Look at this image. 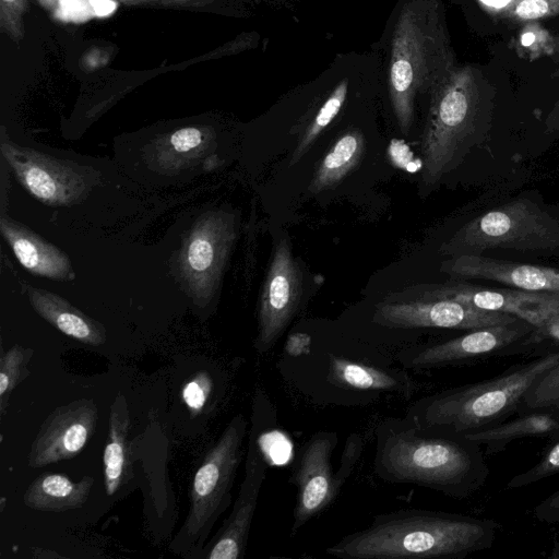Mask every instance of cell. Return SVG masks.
I'll list each match as a JSON object with an SVG mask.
<instances>
[{
  "label": "cell",
  "instance_id": "6da1fadb",
  "mask_svg": "<svg viewBox=\"0 0 559 559\" xmlns=\"http://www.w3.org/2000/svg\"><path fill=\"white\" fill-rule=\"evenodd\" d=\"M282 378L319 405L366 406L382 399L409 401L418 384L394 353L356 336L322 340L294 332L276 362Z\"/></svg>",
  "mask_w": 559,
  "mask_h": 559
},
{
  "label": "cell",
  "instance_id": "7a4b0ae2",
  "mask_svg": "<svg viewBox=\"0 0 559 559\" xmlns=\"http://www.w3.org/2000/svg\"><path fill=\"white\" fill-rule=\"evenodd\" d=\"M374 437L373 471L383 481L465 499L489 476L481 445L463 435L424 428L404 416L384 418Z\"/></svg>",
  "mask_w": 559,
  "mask_h": 559
},
{
  "label": "cell",
  "instance_id": "3957f363",
  "mask_svg": "<svg viewBox=\"0 0 559 559\" xmlns=\"http://www.w3.org/2000/svg\"><path fill=\"white\" fill-rule=\"evenodd\" d=\"M491 519L423 509L380 513L325 549L340 559H462L490 548Z\"/></svg>",
  "mask_w": 559,
  "mask_h": 559
},
{
  "label": "cell",
  "instance_id": "277c9868",
  "mask_svg": "<svg viewBox=\"0 0 559 559\" xmlns=\"http://www.w3.org/2000/svg\"><path fill=\"white\" fill-rule=\"evenodd\" d=\"M392 44L390 96L400 130L407 135L418 93H431L456 69L440 0L405 3Z\"/></svg>",
  "mask_w": 559,
  "mask_h": 559
},
{
  "label": "cell",
  "instance_id": "5b68a950",
  "mask_svg": "<svg viewBox=\"0 0 559 559\" xmlns=\"http://www.w3.org/2000/svg\"><path fill=\"white\" fill-rule=\"evenodd\" d=\"M559 362V349L477 383L442 390L414 401L405 417L431 430L466 435L508 419L533 382Z\"/></svg>",
  "mask_w": 559,
  "mask_h": 559
},
{
  "label": "cell",
  "instance_id": "8992f818",
  "mask_svg": "<svg viewBox=\"0 0 559 559\" xmlns=\"http://www.w3.org/2000/svg\"><path fill=\"white\" fill-rule=\"evenodd\" d=\"M489 87L479 69L465 66L430 93L420 145L423 190L435 187L455 166L489 103Z\"/></svg>",
  "mask_w": 559,
  "mask_h": 559
},
{
  "label": "cell",
  "instance_id": "52a82bcc",
  "mask_svg": "<svg viewBox=\"0 0 559 559\" xmlns=\"http://www.w3.org/2000/svg\"><path fill=\"white\" fill-rule=\"evenodd\" d=\"M504 312L480 310L449 298L408 293L373 305L366 324L355 336L395 352L417 344L420 334L433 330H474L518 321Z\"/></svg>",
  "mask_w": 559,
  "mask_h": 559
},
{
  "label": "cell",
  "instance_id": "ba28073f",
  "mask_svg": "<svg viewBox=\"0 0 559 559\" xmlns=\"http://www.w3.org/2000/svg\"><path fill=\"white\" fill-rule=\"evenodd\" d=\"M247 427L245 416L235 415L206 452L192 479L186 521L169 545L173 552L186 557L201 552L216 521L229 507Z\"/></svg>",
  "mask_w": 559,
  "mask_h": 559
},
{
  "label": "cell",
  "instance_id": "9c48e42d",
  "mask_svg": "<svg viewBox=\"0 0 559 559\" xmlns=\"http://www.w3.org/2000/svg\"><path fill=\"white\" fill-rule=\"evenodd\" d=\"M489 249L559 250V221L531 200L520 198L465 224L441 251L456 257Z\"/></svg>",
  "mask_w": 559,
  "mask_h": 559
},
{
  "label": "cell",
  "instance_id": "30bf717a",
  "mask_svg": "<svg viewBox=\"0 0 559 559\" xmlns=\"http://www.w3.org/2000/svg\"><path fill=\"white\" fill-rule=\"evenodd\" d=\"M337 441L335 431L321 430L314 432L304 444L289 478L297 489L289 530L292 537L335 501L361 456L362 438L359 433H350L334 472L332 455Z\"/></svg>",
  "mask_w": 559,
  "mask_h": 559
},
{
  "label": "cell",
  "instance_id": "8fae6325",
  "mask_svg": "<svg viewBox=\"0 0 559 559\" xmlns=\"http://www.w3.org/2000/svg\"><path fill=\"white\" fill-rule=\"evenodd\" d=\"M270 411L266 395L261 389H257L252 403L243 479L231 512L213 538L205 544L199 557L240 559L245 556L260 491L269 468L264 437L271 419Z\"/></svg>",
  "mask_w": 559,
  "mask_h": 559
},
{
  "label": "cell",
  "instance_id": "7c38bea8",
  "mask_svg": "<svg viewBox=\"0 0 559 559\" xmlns=\"http://www.w3.org/2000/svg\"><path fill=\"white\" fill-rule=\"evenodd\" d=\"M234 239L233 216L221 211L205 213L186 237L178 267L198 304L205 305L213 297Z\"/></svg>",
  "mask_w": 559,
  "mask_h": 559
},
{
  "label": "cell",
  "instance_id": "4fadbf2b",
  "mask_svg": "<svg viewBox=\"0 0 559 559\" xmlns=\"http://www.w3.org/2000/svg\"><path fill=\"white\" fill-rule=\"evenodd\" d=\"M534 325L519 319L512 323L469 330L460 336L417 343L394 352L396 362L407 370L423 371L485 358L522 343Z\"/></svg>",
  "mask_w": 559,
  "mask_h": 559
},
{
  "label": "cell",
  "instance_id": "5bb4252c",
  "mask_svg": "<svg viewBox=\"0 0 559 559\" xmlns=\"http://www.w3.org/2000/svg\"><path fill=\"white\" fill-rule=\"evenodd\" d=\"M302 273L283 237L274 248L258 307V330L253 347L269 353L284 335L302 301Z\"/></svg>",
  "mask_w": 559,
  "mask_h": 559
},
{
  "label": "cell",
  "instance_id": "9a60e30c",
  "mask_svg": "<svg viewBox=\"0 0 559 559\" xmlns=\"http://www.w3.org/2000/svg\"><path fill=\"white\" fill-rule=\"evenodd\" d=\"M1 152L21 183L50 205H70L84 199L97 182V173L74 163L2 141Z\"/></svg>",
  "mask_w": 559,
  "mask_h": 559
},
{
  "label": "cell",
  "instance_id": "2e32d148",
  "mask_svg": "<svg viewBox=\"0 0 559 559\" xmlns=\"http://www.w3.org/2000/svg\"><path fill=\"white\" fill-rule=\"evenodd\" d=\"M98 409L91 399H81L55 408L32 442L27 457L38 468L74 457L95 431Z\"/></svg>",
  "mask_w": 559,
  "mask_h": 559
},
{
  "label": "cell",
  "instance_id": "e0dca14e",
  "mask_svg": "<svg viewBox=\"0 0 559 559\" xmlns=\"http://www.w3.org/2000/svg\"><path fill=\"white\" fill-rule=\"evenodd\" d=\"M419 294L449 298L467 306L513 314L535 328L559 307V294L510 288H488L463 282H447Z\"/></svg>",
  "mask_w": 559,
  "mask_h": 559
},
{
  "label": "cell",
  "instance_id": "ac0fdd59",
  "mask_svg": "<svg viewBox=\"0 0 559 559\" xmlns=\"http://www.w3.org/2000/svg\"><path fill=\"white\" fill-rule=\"evenodd\" d=\"M441 270L455 278L487 280L522 290L559 294V270L552 267L462 254L444 261Z\"/></svg>",
  "mask_w": 559,
  "mask_h": 559
},
{
  "label": "cell",
  "instance_id": "d6986e66",
  "mask_svg": "<svg viewBox=\"0 0 559 559\" xmlns=\"http://www.w3.org/2000/svg\"><path fill=\"white\" fill-rule=\"evenodd\" d=\"M0 228L16 259L25 269L36 275L53 280L74 278L70 259L57 247L10 218L2 217Z\"/></svg>",
  "mask_w": 559,
  "mask_h": 559
},
{
  "label": "cell",
  "instance_id": "ffe728a7",
  "mask_svg": "<svg viewBox=\"0 0 559 559\" xmlns=\"http://www.w3.org/2000/svg\"><path fill=\"white\" fill-rule=\"evenodd\" d=\"M559 435V413L536 409L519 414L511 420L469 432L465 436L484 447L486 455L502 452L510 442L527 437H557Z\"/></svg>",
  "mask_w": 559,
  "mask_h": 559
},
{
  "label": "cell",
  "instance_id": "44dd1931",
  "mask_svg": "<svg viewBox=\"0 0 559 559\" xmlns=\"http://www.w3.org/2000/svg\"><path fill=\"white\" fill-rule=\"evenodd\" d=\"M34 310L61 333L81 343L99 346L106 342V330L67 300L47 290L27 287Z\"/></svg>",
  "mask_w": 559,
  "mask_h": 559
},
{
  "label": "cell",
  "instance_id": "7402d4cb",
  "mask_svg": "<svg viewBox=\"0 0 559 559\" xmlns=\"http://www.w3.org/2000/svg\"><path fill=\"white\" fill-rule=\"evenodd\" d=\"M129 428L128 404L126 397L118 394L110 406L108 438L103 453L104 484L108 496L115 495L132 477Z\"/></svg>",
  "mask_w": 559,
  "mask_h": 559
},
{
  "label": "cell",
  "instance_id": "603a6c76",
  "mask_svg": "<svg viewBox=\"0 0 559 559\" xmlns=\"http://www.w3.org/2000/svg\"><path fill=\"white\" fill-rule=\"evenodd\" d=\"M93 484L92 476L73 481L63 474H45L27 487L23 501L26 507L38 511L63 512L78 509L86 502Z\"/></svg>",
  "mask_w": 559,
  "mask_h": 559
},
{
  "label": "cell",
  "instance_id": "cb8c5ba5",
  "mask_svg": "<svg viewBox=\"0 0 559 559\" xmlns=\"http://www.w3.org/2000/svg\"><path fill=\"white\" fill-rule=\"evenodd\" d=\"M365 146L364 135L358 130L342 134L320 162L309 191L319 193L340 183L360 162Z\"/></svg>",
  "mask_w": 559,
  "mask_h": 559
},
{
  "label": "cell",
  "instance_id": "d4e9b609",
  "mask_svg": "<svg viewBox=\"0 0 559 559\" xmlns=\"http://www.w3.org/2000/svg\"><path fill=\"white\" fill-rule=\"evenodd\" d=\"M347 94V81H342L336 88L331 93L329 98L321 106L312 121L304 131L300 140L298 141L289 165L293 166L298 163L304 155L308 152L310 146L321 134V132L331 123L342 108Z\"/></svg>",
  "mask_w": 559,
  "mask_h": 559
},
{
  "label": "cell",
  "instance_id": "484cf974",
  "mask_svg": "<svg viewBox=\"0 0 559 559\" xmlns=\"http://www.w3.org/2000/svg\"><path fill=\"white\" fill-rule=\"evenodd\" d=\"M536 409L559 413V362L536 378L523 396L516 413Z\"/></svg>",
  "mask_w": 559,
  "mask_h": 559
},
{
  "label": "cell",
  "instance_id": "4316f807",
  "mask_svg": "<svg viewBox=\"0 0 559 559\" xmlns=\"http://www.w3.org/2000/svg\"><path fill=\"white\" fill-rule=\"evenodd\" d=\"M510 24H527L559 15V0H510L496 12Z\"/></svg>",
  "mask_w": 559,
  "mask_h": 559
},
{
  "label": "cell",
  "instance_id": "83f0119b",
  "mask_svg": "<svg viewBox=\"0 0 559 559\" xmlns=\"http://www.w3.org/2000/svg\"><path fill=\"white\" fill-rule=\"evenodd\" d=\"M32 350L14 345L0 358V411L4 414L13 389L26 377V365Z\"/></svg>",
  "mask_w": 559,
  "mask_h": 559
},
{
  "label": "cell",
  "instance_id": "f1b7e54d",
  "mask_svg": "<svg viewBox=\"0 0 559 559\" xmlns=\"http://www.w3.org/2000/svg\"><path fill=\"white\" fill-rule=\"evenodd\" d=\"M559 473V435L545 450L540 459L531 468L513 476L507 484L508 489H519L540 481Z\"/></svg>",
  "mask_w": 559,
  "mask_h": 559
},
{
  "label": "cell",
  "instance_id": "f546056e",
  "mask_svg": "<svg viewBox=\"0 0 559 559\" xmlns=\"http://www.w3.org/2000/svg\"><path fill=\"white\" fill-rule=\"evenodd\" d=\"M554 35L548 34L537 22L524 24L520 35V50L531 59L552 53Z\"/></svg>",
  "mask_w": 559,
  "mask_h": 559
},
{
  "label": "cell",
  "instance_id": "4dcf8cb0",
  "mask_svg": "<svg viewBox=\"0 0 559 559\" xmlns=\"http://www.w3.org/2000/svg\"><path fill=\"white\" fill-rule=\"evenodd\" d=\"M213 390V380L207 372H199L182 389V399L190 411L200 412L207 403Z\"/></svg>",
  "mask_w": 559,
  "mask_h": 559
},
{
  "label": "cell",
  "instance_id": "1f68e13d",
  "mask_svg": "<svg viewBox=\"0 0 559 559\" xmlns=\"http://www.w3.org/2000/svg\"><path fill=\"white\" fill-rule=\"evenodd\" d=\"M207 141V135H205L203 130L187 127L173 132L168 139V145L171 152L186 155L198 151Z\"/></svg>",
  "mask_w": 559,
  "mask_h": 559
},
{
  "label": "cell",
  "instance_id": "d6a6232c",
  "mask_svg": "<svg viewBox=\"0 0 559 559\" xmlns=\"http://www.w3.org/2000/svg\"><path fill=\"white\" fill-rule=\"evenodd\" d=\"M543 342H550L559 349V307L539 326L534 328L521 345L525 348Z\"/></svg>",
  "mask_w": 559,
  "mask_h": 559
},
{
  "label": "cell",
  "instance_id": "836d02e7",
  "mask_svg": "<svg viewBox=\"0 0 559 559\" xmlns=\"http://www.w3.org/2000/svg\"><path fill=\"white\" fill-rule=\"evenodd\" d=\"M533 514L542 523L559 524V489L539 502Z\"/></svg>",
  "mask_w": 559,
  "mask_h": 559
},
{
  "label": "cell",
  "instance_id": "e575fe53",
  "mask_svg": "<svg viewBox=\"0 0 559 559\" xmlns=\"http://www.w3.org/2000/svg\"><path fill=\"white\" fill-rule=\"evenodd\" d=\"M90 3L99 15L109 14L116 8V4L111 0H90Z\"/></svg>",
  "mask_w": 559,
  "mask_h": 559
},
{
  "label": "cell",
  "instance_id": "d590c367",
  "mask_svg": "<svg viewBox=\"0 0 559 559\" xmlns=\"http://www.w3.org/2000/svg\"><path fill=\"white\" fill-rule=\"evenodd\" d=\"M546 124L549 129H559V99L549 111Z\"/></svg>",
  "mask_w": 559,
  "mask_h": 559
},
{
  "label": "cell",
  "instance_id": "8d00e7d4",
  "mask_svg": "<svg viewBox=\"0 0 559 559\" xmlns=\"http://www.w3.org/2000/svg\"><path fill=\"white\" fill-rule=\"evenodd\" d=\"M551 55L559 59V33L554 35V38H552V53Z\"/></svg>",
  "mask_w": 559,
  "mask_h": 559
},
{
  "label": "cell",
  "instance_id": "74e56055",
  "mask_svg": "<svg viewBox=\"0 0 559 559\" xmlns=\"http://www.w3.org/2000/svg\"><path fill=\"white\" fill-rule=\"evenodd\" d=\"M549 558L551 559H559V542H555L552 546V551L549 555Z\"/></svg>",
  "mask_w": 559,
  "mask_h": 559
},
{
  "label": "cell",
  "instance_id": "f35d334b",
  "mask_svg": "<svg viewBox=\"0 0 559 559\" xmlns=\"http://www.w3.org/2000/svg\"><path fill=\"white\" fill-rule=\"evenodd\" d=\"M3 1H4V2H13V1H15V0H3Z\"/></svg>",
  "mask_w": 559,
  "mask_h": 559
}]
</instances>
